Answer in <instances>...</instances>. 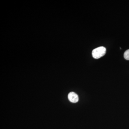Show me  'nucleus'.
<instances>
[{
	"label": "nucleus",
	"mask_w": 129,
	"mask_h": 129,
	"mask_svg": "<svg viewBox=\"0 0 129 129\" xmlns=\"http://www.w3.org/2000/svg\"><path fill=\"white\" fill-rule=\"evenodd\" d=\"M106 48L104 47L101 46L97 47L92 50V57L95 59H99L106 54Z\"/></svg>",
	"instance_id": "obj_1"
},
{
	"label": "nucleus",
	"mask_w": 129,
	"mask_h": 129,
	"mask_svg": "<svg viewBox=\"0 0 129 129\" xmlns=\"http://www.w3.org/2000/svg\"><path fill=\"white\" fill-rule=\"evenodd\" d=\"M68 98L70 102L73 103H76L79 101L78 96L75 92H70L68 95Z\"/></svg>",
	"instance_id": "obj_2"
},
{
	"label": "nucleus",
	"mask_w": 129,
	"mask_h": 129,
	"mask_svg": "<svg viewBox=\"0 0 129 129\" xmlns=\"http://www.w3.org/2000/svg\"><path fill=\"white\" fill-rule=\"evenodd\" d=\"M124 57L126 60H129V49L125 52L124 54Z\"/></svg>",
	"instance_id": "obj_3"
}]
</instances>
